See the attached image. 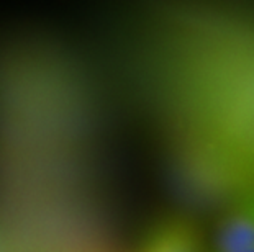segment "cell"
I'll list each match as a JSON object with an SVG mask.
<instances>
[{
  "mask_svg": "<svg viewBox=\"0 0 254 252\" xmlns=\"http://www.w3.org/2000/svg\"><path fill=\"white\" fill-rule=\"evenodd\" d=\"M254 249V208L245 200L231 210L218 224L212 252H243Z\"/></svg>",
  "mask_w": 254,
  "mask_h": 252,
  "instance_id": "6da1fadb",
  "label": "cell"
},
{
  "mask_svg": "<svg viewBox=\"0 0 254 252\" xmlns=\"http://www.w3.org/2000/svg\"><path fill=\"white\" fill-rule=\"evenodd\" d=\"M243 252H254V249H250V251H243Z\"/></svg>",
  "mask_w": 254,
  "mask_h": 252,
  "instance_id": "277c9868",
  "label": "cell"
},
{
  "mask_svg": "<svg viewBox=\"0 0 254 252\" xmlns=\"http://www.w3.org/2000/svg\"><path fill=\"white\" fill-rule=\"evenodd\" d=\"M139 252H202V243L190 223L174 218L151 229Z\"/></svg>",
  "mask_w": 254,
  "mask_h": 252,
  "instance_id": "7a4b0ae2",
  "label": "cell"
},
{
  "mask_svg": "<svg viewBox=\"0 0 254 252\" xmlns=\"http://www.w3.org/2000/svg\"><path fill=\"white\" fill-rule=\"evenodd\" d=\"M248 200L251 202V205H253V208H254V197H251V198H248Z\"/></svg>",
  "mask_w": 254,
  "mask_h": 252,
  "instance_id": "3957f363",
  "label": "cell"
}]
</instances>
